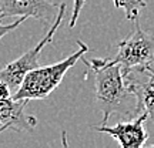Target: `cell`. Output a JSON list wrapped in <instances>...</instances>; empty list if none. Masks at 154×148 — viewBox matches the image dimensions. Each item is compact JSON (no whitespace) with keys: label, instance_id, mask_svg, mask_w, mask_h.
<instances>
[{"label":"cell","instance_id":"6da1fadb","mask_svg":"<svg viewBox=\"0 0 154 148\" xmlns=\"http://www.w3.org/2000/svg\"><path fill=\"white\" fill-rule=\"evenodd\" d=\"M84 56L80 60L87 67L86 78L93 77L96 103L103 114L100 124H106L114 113H121L123 115H130L131 113L134 115L136 97L128 88L120 64L111 59L87 60Z\"/></svg>","mask_w":154,"mask_h":148},{"label":"cell","instance_id":"7a4b0ae2","mask_svg":"<svg viewBox=\"0 0 154 148\" xmlns=\"http://www.w3.org/2000/svg\"><path fill=\"white\" fill-rule=\"evenodd\" d=\"M77 44H79V49L70 56H67L66 59L50 66H38L32 71H29L24 76L19 88L13 93V98L27 100V101L47 98L60 86L66 73L82 59V56H84L88 51L87 44L83 43L82 40H77Z\"/></svg>","mask_w":154,"mask_h":148},{"label":"cell","instance_id":"3957f363","mask_svg":"<svg viewBox=\"0 0 154 148\" xmlns=\"http://www.w3.org/2000/svg\"><path fill=\"white\" fill-rule=\"evenodd\" d=\"M111 60L120 64L123 76L134 68H151L154 60V34L144 32L138 20H134V30L119 43L117 54Z\"/></svg>","mask_w":154,"mask_h":148},{"label":"cell","instance_id":"277c9868","mask_svg":"<svg viewBox=\"0 0 154 148\" xmlns=\"http://www.w3.org/2000/svg\"><path fill=\"white\" fill-rule=\"evenodd\" d=\"M64 16H66V3H61V5H59L57 14H56L54 20L51 22V26H50L47 34L34 46L33 49L27 50V51L23 53L19 59L10 61V63L6 64L3 68H0V80L5 81L6 84L10 87L11 93H14L17 88H19V86L22 84L24 76H26L29 71H32L33 68L38 67L42 50H43L47 44H50L53 41V37H54L57 29L61 26Z\"/></svg>","mask_w":154,"mask_h":148},{"label":"cell","instance_id":"5b68a950","mask_svg":"<svg viewBox=\"0 0 154 148\" xmlns=\"http://www.w3.org/2000/svg\"><path fill=\"white\" fill-rule=\"evenodd\" d=\"M149 118L146 113L134 115L131 120L117 122L116 125L99 124L93 128L99 132H104L114 138L121 148H141L147 145L149 132L146 131L144 122Z\"/></svg>","mask_w":154,"mask_h":148},{"label":"cell","instance_id":"8992f818","mask_svg":"<svg viewBox=\"0 0 154 148\" xmlns=\"http://www.w3.org/2000/svg\"><path fill=\"white\" fill-rule=\"evenodd\" d=\"M59 5L49 0H0V17H33L46 26L54 20Z\"/></svg>","mask_w":154,"mask_h":148},{"label":"cell","instance_id":"52a82bcc","mask_svg":"<svg viewBox=\"0 0 154 148\" xmlns=\"http://www.w3.org/2000/svg\"><path fill=\"white\" fill-rule=\"evenodd\" d=\"M128 88L136 97L134 115L146 113L154 120V71L153 68H134L126 76ZM133 115V117H134Z\"/></svg>","mask_w":154,"mask_h":148},{"label":"cell","instance_id":"ba28073f","mask_svg":"<svg viewBox=\"0 0 154 148\" xmlns=\"http://www.w3.org/2000/svg\"><path fill=\"white\" fill-rule=\"evenodd\" d=\"M113 3H114L117 9H123L124 10L126 19L130 20V22L137 20L140 10L147 6L144 0H113Z\"/></svg>","mask_w":154,"mask_h":148},{"label":"cell","instance_id":"9c48e42d","mask_svg":"<svg viewBox=\"0 0 154 148\" xmlns=\"http://www.w3.org/2000/svg\"><path fill=\"white\" fill-rule=\"evenodd\" d=\"M0 20H2V17H0ZM27 20V17H17V20H14V23H9V24H3V23H0V41H2V38L5 37L6 34H9L10 32L13 30H16L22 23H24Z\"/></svg>","mask_w":154,"mask_h":148},{"label":"cell","instance_id":"30bf717a","mask_svg":"<svg viewBox=\"0 0 154 148\" xmlns=\"http://www.w3.org/2000/svg\"><path fill=\"white\" fill-rule=\"evenodd\" d=\"M84 3H86V0H73V11H72L70 22H69V27H70V29H73L74 26H76L77 19H79L80 13H82Z\"/></svg>","mask_w":154,"mask_h":148},{"label":"cell","instance_id":"8fae6325","mask_svg":"<svg viewBox=\"0 0 154 148\" xmlns=\"http://www.w3.org/2000/svg\"><path fill=\"white\" fill-rule=\"evenodd\" d=\"M6 130H9V127L7 125H0V134H2L3 131H6Z\"/></svg>","mask_w":154,"mask_h":148},{"label":"cell","instance_id":"7c38bea8","mask_svg":"<svg viewBox=\"0 0 154 148\" xmlns=\"http://www.w3.org/2000/svg\"><path fill=\"white\" fill-rule=\"evenodd\" d=\"M151 147H153V148H154V145H151Z\"/></svg>","mask_w":154,"mask_h":148}]
</instances>
